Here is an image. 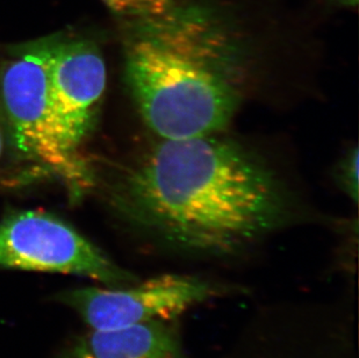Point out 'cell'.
Returning <instances> with one entry per match:
<instances>
[{"label":"cell","mask_w":359,"mask_h":358,"mask_svg":"<svg viewBox=\"0 0 359 358\" xmlns=\"http://www.w3.org/2000/svg\"><path fill=\"white\" fill-rule=\"evenodd\" d=\"M106 81L105 60L95 41L54 34L49 62L51 98L63 135L77 152L97 126Z\"/></svg>","instance_id":"6"},{"label":"cell","mask_w":359,"mask_h":358,"mask_svg":"<svg viewBox=\"0 0 359 358\" xmlns=\"http://www.w3.org/2000/svg\"><path fill=\"white\" fill-rule=\"evenodd\" d=\"M358 152L357 147L348 152L339 162L336 175L339 187L356 204L358 203L359 196Z\"/></svg>","instance_id":"9"},{"label":"cell","mask_w":359,"mask_h":358,"mask_svg":"<svg viewBox=\"0 0 359 358\" xmlns=\"http://www.w3.org/2000/svg\"><path fill=\"white\" fill-rule=\"evenodd\" d=\"M4 148V126H3V117L0 114V155L3 152Z\"/></svg>","instance_id":"10"},{"label":"cell","mask_w":359,"mask_h":358,"mask_svg":"<svg viewBox=\"0 0 359 358\" xmlns=\"http://www.w3.org/2000/svg\"><path fill=\"white\" fill-rule=\"evenodd\" d=\"M113 13L123 20L155 13L178 0H102Z\"/></svg>","instance_id":"8"},{"label":"cell","mask_w":359,"mask_h":358,"mask_svg":"<svg viewBox=\"0 0 359 358\" xmlns=\"http://www.w3.org/2000/svg\"><path fill=\"white\" fill-rule=\"evenodd\" d=\"M114 199L140 230L206 256L245 251L293 216L275 171L220 133L161 140L127 170Z\"/></svg>","instance_id":"1"},{"label":"cell","mask_w":359,"mask_h":358,"mask_svg":"<svg viewBox=\"0 0 359 358\" xmlns=\"http://www.w3.org/2000/svg\"><path fill=\"white\" fill-rule=\"evenodd\" d=\"M125 77L143 122L161 140L222 133L243 98L247 55L210 6L180 3L125 19Z\"/></svg>","instance_id":"2"},{"label":"cell","mask_w":359,"mask_h":358,"mask_svg":"<svg viewBox=\"0 0 359 358\" xmlns=\"http://www.w3.org/2000/svg\"><path fill=\"white\" fill-rule=\"evenodd\" d=\"M339 3L342 4V5H346V6H356L357 4H358V0H337Z\"/></svg>","instance_id":"11"},{"label":"cell","mask_w":359,"mask_h":358,"mask_svg":"<svg viewBox=\"0 0 359 358\" xmlns=\"http://www.w3.org/2000/svg\"><path fill=\"white\" fill-rule=\"evenodd\" d=\"M0 269L75 274L109 287L139 281L74 227L40 211H17L0 221Z\"/></svg>","instance_id":"4"},{"label":"cell","mask_w":359,"mask_h":358,"mask_svg":"<svg viewBox=\"0 0 359 358\" xmlns=\"http://www.w3.org/2000/svg\"><path fill=\"white\" fill-rule=\"evenodd\" d=\"M58 358H185L172 321L91 329Z\"/></svg>","instance_id":"7"},{"label":"cell","mask_w":359,"mask_h":358,"mask_svg":"<svg viewBox=\"0 0 359 358\" xmlns=\"http://www.w3.org/2000/svg\"><path fill=\"white\" fill-rule=\"evenodd\" d=\"M200 278L162 274L120 287H79L61 291L54 300L72 308L91 329L173 321L178 315L217 294Z\"/></svg>","instance_id":"5"},{"label":"cell","mask_w":359,"mask_h":358,"mask_svg":"<svg viewBox=\"0 0 359 358\" xmlns=\"http://www.w3.org/2000/svg\"><path fill=\"white\" fill-rule=\"evenodd\" d=\"M54 34L17 44L0 65V113L11 142L29 162L62 177L72 192L93 185V175L79 152L67 142L49 84Z\"/></svg>","instance_id":"3"}]
</instances>
